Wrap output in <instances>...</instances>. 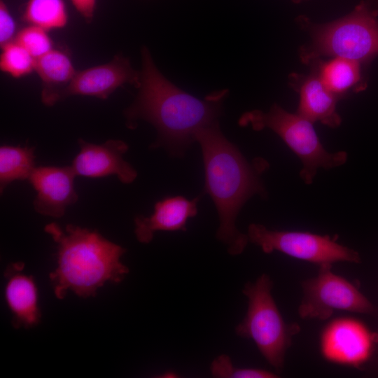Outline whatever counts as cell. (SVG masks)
Masks as SVG:
<instances>
[{"label":"cell","mask_w":378,"mask_h":378,"mask_svg":"<svg viewBox=\"0 0 378 378\" xmlns=\"http://www.w3.org/2000/svg\"><path fill=\"white\" fill-rule=\"evenodd\" d=\"M141 71L134 103L125 110L128 127L137 120L153 125L158 134L154 146H163L173 155H182L201 128L218 120L226 90L201 99L168 80L155 64L149 50L141 49Z\"/></svg>","instance_id":"cell-1"},{"label":"cell","mask_w":378,"mask_h":378,"mask_svg":"<svg viewBox=\"0 0 378 378\" xmlns=\"http://www.w3.org/2000/svg\"><path fill=\"white\" fill-rule=\"evenodd\" d=\"M202 153L204 189L212 199L219 217L216 238L232 255L241 254L248 237L239 232L235 222L246 202L255 195L266 196L260 174L266 161L251 164L235 145L221 132L218 121L201 128L195 136Z\"/></svg>","instance_id":"cell-2"},{"label":"cell","mask_w":378,"mask_h":378,"mask_svg":"<svg viewBox=\"0 0 378 378\" xmlns=\"http://www.w3.org/2000/svg\"><path fill=\"white\" fill-rule=\"evenodd\" d=\"M45 231L57 244V267L50 279L58 299L68 290L82 298L94 296L106 282L119 283L128 274L120 261L125 248L97 231L71 224L63 230L55 223L46 225Z\"/></svg>","instance_id":"cell-3"},{"label":"cell","mask_w":378,"mask_h":378,"mask_svg":"<svg viewBox=\"0 0 378 378\" xmlns=\"http://www.w3.org/2000/svg\"><path fill=\"white\" fill-rule=\"evenodd\" d=\"M300 22L311 37L300 50V58L306 64L323 57H339L365 66L378 56V9L368 1L327 23H312L304 17Z\"/></svg>","instance_id":"cell-4"},{"label":"cell","mask_w":378,"mask_h":378,"mask_svg":"<svg viewBox=\"0 0 378 378\" xmlns=\"http://www.w3.org/2000/svg\"><path fill=\"white\" fill-rule=\"evenodd\" d=\"M272 287L273 281L266 274L255 282L245 284L242 293L248 298V309L235 332L252 340L269 364L279 373L293 337L300 328L296 323L285 322L272 295Z\"/></svg>","instance_id":"cell-5"},{"label":"cell","mask_w":378,"mask_h":378,"mask_svg":"<svg viewBox=\"0 0 378 378\" xmlns=\"http://www.w3.org/2000/svg\"><path fill=\"white\" fill-rule=\"evenodd\" d=\"M239 125L250 126L255 131L267 128L279 135L301 160L300 176L306 184L313 183L318 169L337 167L347 160L346 151L330 153L326 150L312 122L276 104L267 112L253 110L244 113L239 119Z\"/></svg>","instance_id":"cell-6"},{"label":"cell","mask_w":378,"mask_h":378,"mask_svg":"<svg viewBox=\"0 0 378 378\" xmlns=\"http://www.w3.org/2000/svg\"><path fill=\"white\" fill-rule=\"evenodd\" d=\"M248 241L265 253L279 251L319 266L344 261L360 262L359 253L337 242L335 237L307 232L272 230L258 223L249 225Z\"/></svg>","instance_id":"cell-7"},{"label":"cell","mask_w":378,"mask_h":378,"mask_svg":"<svg viewBox=\"0 0 378 378\" xmlns=\"http://www.w3.org/2000/svg\"><path fill=\"white\" fill-rule=\"evenodd\" d=\"M331 269L332 265H321L317 276L302 283L300 317L326 320L335 310L375 314L376 308L358 288Z\"/></svg>","instance_id":"cell-8"},{"label":"cell","mask_w":378,"mask_h":378,"mask_svg":"<svg viewBox=\"0 0 378 378\" xmlns=\"http://www.w3.org/2000/svg\"><path fill=\"white\" fill-rule=\"evenodd\" d=\"M377 342L378 334L370 332L360 321L341 318L324 328L320 349L328 361L358 368L370 358Z\"/></svg>","instance_id":"cell-9"},{"label":"cell","mask_w":378,"mask_h":378,"mask_svg":"<svg viewBox=\"0 0 378 378\" xmlns=\"http://www.w3.org/2000/svg\"><path fill=\"white\" fill-rule=\"evenodd\" d=\"M80 150L71 167L77 176L102 178L115 175L120 182L132 183L137 176L136 169L123 158L128 145L119 139H110L100 144L78 140Z\"/></svg>","instance_id":"cell-10"},{"label":"cell","mask_w":378,"mask_h":378,"mask_svg":"<svg viewBox=\"0 0 378 378\" xmlns=\"http://www.w3.org/2000/svg\"><path fill=\"white\" fill-rule=\"evenodd\" d=\"M139 81L140 71L133 69L127 58L117 55L107 63L77 71L62 99L74 95L105 99L123 85L138 87Z\"/></svg>","instance_id":"cell-11"},{"label":"cell","mask_w":378,"mask_h":378,"mask_svg":"<svg viewBox=\"0 0 378 378\" xmlns=\"http://www.w3.org/2000/svg\"><path fill=\"white\" fill-rule=\"evenodd\" d=\"M76 176L71 166L35 167L28 178L36 192L35 211L46 216L62 217L67 207L78 200Z\"/></svg>","instance_id":"cell-12"},{"label":"cell","mask_w":378,"mask_h":378,"mask_svg":"<svg viewBox=\"0 0 378 378\" xmlns=\"http://www.w3.org/2000/svg\"><path fill=\"white\" fill-rule=\"evenodd\" d=\"M289 82L299 94L298 114L313 123L319 122L331 128L341 125L342 118L337 111L339 98L327 88L314 69L309 74H292Z\"/></svg>","instance_id":"cell-13"},{"label":"cell","mask_w":378,"mask_h":378,"mask_svg":"<svg viewBox=\"0 0 378 378\" xmlns=\"http://www.w3.org/2000/svg\"><path fill=\"white\" fill-rule=\"evenodd\" d=\"M197 198L190 200L180 195L158 201L150 216H139L134 218L137 240L148 244L158 231H186L188 220L197 214Z\"/></svg>","instance_id":"cell-14"},{"label":"cell","mask_w":378,"mask_h":378,"mask_svg":"<svg viewBox=\"0 0 378 378\" xmlns=\"http://www.w3.org/2000/svg\"><path fill=\"white\" fill-rule=\"evenodd\" d=\"M24 267L23 262H13L4 272L5 298L15 328H32L39 323L41 316L36 285L31 276L23 273Z\"/></svg>","instance_id":"cell-15"},{"label":"cell","mask_w":378,"mask_h":378,"mask_svg":"<svg viewBox=\"0 0 378 378\" xmlns=\"http://www.w3.org/2000/svg\"><path fill=\"white\" fill-rule=\"evenodd\" d=\"M34 71L42 83L41 101L50 106L62 100L63 92L77 71L66 52L53 48L36 59Z\"/></svg>","instance_id":"cell-16"},{"label":"cell","mask_w":378,"mask_h":378,"mask_svg":"<svg viewBox=\"0 0 378 378\" xmlns=\"http://www.w3.org/2000/svg\"><path fill=\"white\" fill-rule=\"evenodd\" d=\"M327 88L339 99L367 87L363 65L346 58L334 57L310 64Z\"/></svg>","instance_id":"cell-17"},{"label":"cell","mask_w":378,"mask_h":378,"mask_svg":"<svg viewBox=\"0 0 378 378\" xmlns=\"http://www.w3.org/2000/svg\"><path fill=\"white\" fill-rule=\"evenodd\" d=\"M34 148L4 145L0 148L1 192L17 180L28 179L36 167Z\"/></svg>","instance_id":"cell-18"},{"label":"cell","mask_w":378,"mask_h":378,"mask_svg":"<svg viewBox=\"0 0 378 378\" xmlns=\"http://www.w3.org/2000/svg\"><path fill=\"white\" fill-rule=\"evenodd\" d=\"M22 20L48 31L62 29L68 22L66 4L64 0H28Z\"/></svg>","instance_id":"cell-19"},{"label":"cell","mask_w":378,"mask_h":378,"mask_svg":"<svg viewBox=\"0 0 378 378\" xmlns=\"http://www.w3.org/2000/svg\"><path fill=\"white\" fill-rule=\"evenodd\" d=\"M1 71L20 78L34 71L36 59L15 40L1 47Z\"/></svg>","instance_id":"cell-20"},{"label":"cell","mask_w":378,"mask_h":378,"mask_svg":"<svg viewBox=\"0 0 378 378\" xmlns=\"http://www.w3.org/2000/svg\"><path fill=\"white\" fill-rule=\"evenodd\" d=\"M15 41L36 59L54 48L48 31L31 24H28L18 31Z\"/></svg>","instance_id":"cell-21"},{"label":"cell","mask_w":378,"mask_h":378,"mask_svg":"<svg viewBox=\"0 0 378 378\" xmlns=\"http://www.w3.org/2000/svg\"><path fill=\"white\" fill-rule=\"evenodd\" d=\"M211 374L217 378H275L279 376L272 372L258 368H238L225 354L216 357L210 366Z\"/></svg>","instance_id":"cell-22"},{"label":"cell","mask_w":378,"mask_h":378,"mask_svg":"<svg viewBox=\"0 0 378 378\" xmlns=\"http://www.w3.org/2000/svg\"><path fill=\"white\" fill-rule=\"evenodd\" d=\"M16 23L4 0L0 1V46L13 41L17 35Z\"/></svg>","instance_id":"cell-23"},{"label":"cell","mask_w":378,"mask_h":378,"mask_svg":"<svg viewBox=\"0 0 378 378\" xmlns=\"http://www.w3.org/2000/svg\"><path fill=\"white\" fill-rule=\"evenodd\" d=\"M78 13L85 20L90 22L94 17L96 9L97 0H70Z\"/></svg>","instance_id":"cell-24"},{"label":"cell","mask_w":378,"mask_h":378,"mask_svg":"<svg viewBox=\"0 0 378 378\" xmlns=\"http://www.w3.org/2000/svg\"><path fill=\"white\" fill-rule=\"evenodd\" d=\"M164 377H176V374L173 372H167L164 374Z\"/></svg>","instance_id":"cell-25"},{"label":"cell","mask_w":378,"mask_h":378,"mask_svg":"<svg viewBox=\"0 0 378 378\" xmlns=\"http://www.w3.org/2000/svg\"><path fill=\"white\" fill-rule=\"evenodd\" d=\"M368 1L374 7L378 8V0H368Z\"/></svg>","instance_id":"cell-26"}]
</instances>
